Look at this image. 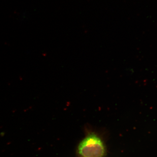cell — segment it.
Returning <instances> with one entry per match:
<instances>
[{"mask_svg": "<svg viewBox=\"0 0 157 157\" xmlns=\"http://www.w3.org/2000/svg\"><path fill=\"white\" fill-rule=\"evenodd\" d=\"M78 152L83 157H104L105 154V146L98 135L91 133L79 144Z\"/></svg>", "mask_w": 157, "mask_h": 157, "instance_id": "obj_1", "label": "cell"}]
</instances>
